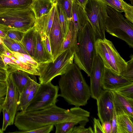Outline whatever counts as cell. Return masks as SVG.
<instances>
[{
	"instance_id": "43",
	"label": "cell",
	"mask_w": 133,
	"mask_h": 133,
	"mask_svg": "<svg viewBox=\"0 0 133 133\" xmlns=\"http://www.w3.org/2000/svg\"><path fill=\"white\" fill-rule=\"evenodd\" d=\"M89 0H72L73 3L78 5L84 9L85 6Z\"/></svg>"
},
{
	"instance_id": "9",
	"label": "cell",
	"mask_w": 133,
	"mask_h": 133,
	"mask_svg": "<svg viewBox=\"0 0 133 133\" xmlns=\"http://www.w3.org/2000/svg\"><path fill=\"white\" fill-rule=\"evenodd\" d=\"M59 87L51 82L40 84L37 91L26 112L42 109L56 104L59 96Z\"/></svg>"
},
{
	"instance_id": "45",
	"label": "cell",
	"mask_w": 133,
	"mask_h": 133,
	"mask_svg": "<svg viewBox=\"0 0 133 133\" xmlns=\"http://www.w3.org/2000/svg\"><path fill=\"white\" fill-rule=\"evenodd\" d=\"M7 51L3 45L1 38L0 37V51L4 52Z\"/></svg>"
},
{
	"instance_id": "21",
	"label": "cell",
	"mask_w": 133,
	"mask_h": 133,
	"mask_svg": "<svg viewBox=\"0 0 133 133\" xmlns=\"http://www.w3.org/2000/svg\"><path fill=\"white\" fill-rule=\"evenodd\" d=\"M72 20L75 29L78 31L84 27L88 21L84 9L73 3Z\"/></svg>"
},
{
	"instance_id": "29",
	"label": "cell",
	"mask_w": 133,
	"mask_h": 133,
	"mask_svg": "<svg viewBox=\"0 0 133 133\" xmlns=\"http://www.w3.org/2000/svg\"><path fill=\"white\" fill-rule=\"evenodd\" d=\"M78 123L71 122H64L54 125L56 133H71L75 126Z\"/></svg>"
},
{
	"instance_id": "11",
	"label": "cell",
	"mask_w": 133,
	"mask_h": 133,
	"mask_svg": "<svg viewBox=\"0 0 133 133\" xmlns=\"http://www.w3.org/2000/svg\"><path fill=\"white\" fill-rule=\"evenodd\" d=\"M7 90L3 108H4L8 112L10 116L9 125H13L18 106L19 93L17 87L9 74L6 81Z\"/></svg>"
},
{
	"instance_id": "28",
	"label": "cell",
	"mask_w": 133,
	"mask_h": 133,
	"mask_svg": "<svg viewBox=\"0 0 133 133\" xmlns=\"http://www.w3.org/2000/svg\"><path fill=\"white\" fill-rule=\"evenodd\" d=\"M56 6L58 19L64 39L68 30V19L65 12L61 7L56 3Z\"/></svg>"
},
{
	"instance_id": "30",
	"label": "cell",
	"mask_w": 133,
	"mask_h": 133,
	"mask_svg": "<svg viewBox=\"0 0 133 133\" xmlns=\"http://www.w3.org/2000/svg\"><path fill=\"white\" fill-rule=\"evenodd\" d=\"M56 2L65 12L68 20L72 18V0H56Z\"/></svg>"
},
{
	"instance_id": "32",
	"label": "cell",
	"mask_w": 133,
	"mask_h": 133,
	"mask_svg": "<svg viewBox=\"0 0 133 133\" xmlns=\"http://www.w3.org/2000/svg\"><path fill=\"white\" fill-rule=\"evenodd\" d=\"M114 91L126 97L133 99V82Z\"/></svg>"
},
{
	"instance_id": "22",
	"label": "cell",
	"mask_w": 133,
	"mask_h": 133,
	"mask_svg": "<svg viewBox=\"0 0 133 133\" xmlns=\"http://www.w3.org/2000/svg\"><path fill=\"white\" fill-rule=\"evenodd\" d=\"M54 3L50 0H32L31 8L37 18L48 14Z\"/></svg>"
},
{
	"instance_id": "37",
	"label": "cell",
	"mask_w": 133,
	"mask_h": 133,
	"mask_svg": "<svg viewBox=\"0 0 133 133\" xmlns=\"http://www.w3.org/2000/svg\"><path fill=\"white\" fill-rule=\"evenodd\" d=\"M94 133H105L99 119L94 118Z\"/></svg>"
},
{
	"instance_id": "26",
	"label": "cell",
	"mask_w": 133,
	"mask_h": 133,
	"mask_svg": "<svg viewBox=\"0 0 133 133\" xmlns=\"http://www.w3.org/2000/svg\"><path fill=\"white\" fill-rule=\"evenodd\" d=\"M32 0H0V11L7 9L31 8Z\"/></svg>"
},
{
	"instance_id": "40",
	"label": "cell",
	"mask_w": 133,
	"mask_h": 133,
	"mask_svg": "<svg viewBox=\"0 0 133 133\" xmlns=\"http://www.w3.org/2000/svg\"><path fill=\"white\" fill-rule=\"evenodd\" d=\"M7 88L6 81H0V98L5 97Z\"/></svg>"
},
{
	"instance_id": "44",
	"label": "cell",
	"mask_w": 133,
	"mask_h": 133,
	"mask_svg": "<svg viewBox=\"0 0 133 133\" xmlns=\"http://www.w3.org/2000/svg\"><path fill=\"white\" fill-rule=\"evenodd\" d=\"M3 52L0 51V67L6 70L5 64L3 62L1 55Z\"/></svg>"
},
{
	"instance_id": "41",
	"label": "cell",
	"mask_w": 133,
	"mask_h": 133,
	"mask_svg": "<svg viewBox=\"0 0 133 133\" xmlns=\"http://www.w3.org/2000/svg\"><path fill=\"white\" fill-rule=\"evenodd\" d=\"M105 133H111V121H106L102 124Z\"/></svg>"
},
{
	"instance_id": "3",
	"label": "cell",
	"mask_w": 133,
	"mask_h": 133,
	"mask_svg": "<svg viewBox=\"0 0 133 133\" xmlns=\"http://www.w3.org/2000/svg\"><path fill=\"white\" fill-rule=\"evenodd\" d=\"M96 40L92 28L88 21L78 31L74 61L79 69L89 77L97 54L96 47Z\"/></svg>"
},
{
	"instance_id": "46",
	"label": "cell",
	"mask_w": 133,
	"mask_h": 133,
	"mask_svg": "<svg viewBox=\"0 0 133 133\" xmlns=\"http://www.w3.org/2000/svg\"><path fill=\"white\" fill-rule=\"evenodd\" d=\"M6 31H4L0 29V37L3 38L6 37Z\"/></svg>"
},
{
	"instance_id": "25",
	"label": "cell",
	"mask_w": 133,
	"mask_h": 133,
	"mask_svg": "<svg viewBox=\"0 0 133 133\" xmlns=\"http://www.w3.org/2000/svg\"><path fill=\"white\" fill-rule=\"evenodd\" d=\"M9 74L17 88L20 94L32 78L30 76V74L22 70L15 71Z\"/></svg>"
},
{
	"instance_id": "14",
	"label": "cell",
	"mask_w": 133,
	"mask_h": 133,
	"mask_svg": "<svg viewBox=\"0 0 133 133\" xmlns=\"http://www.w3.org/2000/svg\"><path fill=\"white\" fill-rule=\"evenodd\" d=\"M133 82L105 67L102 81V88L103 90H115Z\"/></svg>"
},
{
	"instance_id": "49",
	"label": "cell",
	"mask_w": 133,
	"mask_h": 133,
	"mask_svg": "<svg viewBox=\"0 0 133 133\" xmlns=\"http://www.w3.org/2000/svg\"><path fill=\"white\" fill-rule=\"evenodd\" d=\"M131 2V4L133 6V0H129Z\"/></svg>"
},
{
	"instance_id": "15",
	"label": "cell",
	"mask_w": 133,
	"mask_h": 133,
	"mask_svg": "<svg viewBox=\"0 0 133 133\" xmlns=\"http://www.w3.org/2000/svg\"><path fill=\"white\" fill-rule=\"evenodd\" d=\"M36 78L32 77L19 95L18 110L26 112V109L34 97L39 87Z\"/></svg>"
},
{
	"instance_id": "31",
	"label": "cell",
	"mask_w": 133,
	"mask_h": 133,
	"mask_svg": "<svg viewBox=\"0 0 133 133\" xmlns=\"http://www.w3.org/2000/svg\"><path fill=\"white\" fill-rule=\"evenodd\" d=\"M130 59L127 62V67L123 73L121 75L126 79L131 82H133V55L130 56Z\"/></svg>"
},
{
	"instance_id": "42",
	"label": "cell",
	"mask_w": 133,
	"mask_h": 133,
	"mask_svg": "<svg viewBox=\"0 0 133 133\" xmlns=\"http://www.w3.org/2000/svg\"><path fill=\"white\" fill-rule=\"evenodd\" d=\"M8 75L6 70L0 67V81H6Z\"/></svg>"
},
{
	"instance_id": "4",
	"label": "cell",
	"mask_w": 133,
	"mask_h": 133,
	"mask_svg": "<svg viewBox=\"0 0 133 133\" xmlns=\"http://www.w3.org/2000/svg\"><path fill=\"white\" fill-rule=\"evenodd\" d=\"M36 17L31 8L0 11V29H13L25 32L35 26Z\"/></svg>"
},
{
	"instance_id": "27",
	"label": "cell",
	"mask_w": 133,
	"mask_h": 133,
	"mask_svg": "<svg viewBox=\"0 0 133 133\" xmlns=\"http://www.w3.org/2000/svg\"><path fill=\"white\" fill-rule=\"evenodd\" d=\"M1 39L2 44L7 51H11L28 55L20 42L10 38L7 37L1 38Z\"/></svg>"
},
{
	"instance_id": "24",
	"label": "cell",
	"mask_w": 133,
	"mask_h": 133,
	"mask_svg": "<svg viewBox=\"0 0 133 133\" xmlns=\"http://www.w3.org/2000/svg\"><path fill=\"white\" fill-rule=\"evenodd\" d=\"M35 30L34 26L25 32L20 42L28 55L33 58L34 55L35 46Z\"/></svg>"
},
{
	"instance_id": "23",
	"label": "cell",
	"mask_w": 133,
	"mask_h": 133,
	"mask_svg": "<svg viewBox=\"0 0 133 133\" xmlns=\"http://www.w3.org/2000/svg\"><path fill=\"white\" fill-rule=\"evenodd\" d=\"M116 113L117 133H133V119L124 113Z\"/></svg>"
},
{
	"instance_id": "34",
	"label": "cell",
	"mask_w": 133,
	"mask_h": 133,
	"mask_svg": "<svg viewBox=\"0 0 133 133\" xmlns=\"http://www.w3.org/2000/svg\"><path fill=\"white\" fill-rule=\"evenodd\" d=\"M54 125H50L41 127L35 129L21 133H49L53 130Z\"/></svg>"
},
{
	"instance_id": "48",
	"label": "cell",
	"mask_w": 133,
	"mask_h": 133,
	"mask_svg": "<svg viewBox=\"0 0 133 133\" xmlns=\"http://www.w3.org/2000/svg\"><path fill=\"white\" fill-rule=\"evenodd\" d=\"M53 3H56V0H50Z\"/></svg>"
},
{
	"instance_id": "19",
	"label": "cell",
	"mask_w": 133,
	"mask_h": 133,
	"mask_svg": "<svg viewBox=\"0 0 133 133\" xmlns=\"http://www.w3.org/2000/svg\"><path fill=\"white\" fill-rule=\"evenodd\" d=\"M56 3H54L48 14L36 18L34 26L35 29L41 34H45L48 36L53 23Z\"/></svg>"
},
{
	"instance_id": "18",
	"label": "cell",
	"mask_w": 133,
	"mask_h": 133,
	"mask_svg": "<svg viewBox=\"0 0 133 133\" xmlns=\"http://www.w3.org/2000/svg\"><path fill=\"white\" fill-rule=\"evenodd\" d=\"M68 30L59 55L68 49L71 50L74 53L76 48L79 31L75 28L71 18L68 20Z\"/></svg>"
},
{
	"instance_id": "16",
	"label": "cell",
	"mask_w": 133,
	"mask_h": 133,
	"mask_svg": "<svg viewBox=\"0 0 133 133\" xmlns=\"http://www.w3.org/2000/svg\"><path fill=\"white\" fill-rule=\"evenodd\" d=\"M35 36V46L34 59L39 64L53 62L52 56L46 48L42 39L40 33L36 29Z\"/></svg>"
},
{
	"instance_id": "13",
	"label": "cell",
	"mask_w": 133,
	"mask_h": 133,
	"mask_svg": "<svg viewBox=\"0 0 133 133\" xmlns=\"http://www.w3.org/2000/svg\"><path fill=\"white\" fill-rule=\"evenodd\" d=\"M48 36L53 62L59 54L64 40L62 28L58 19L56 6L52 24Z\"/></svg>"
},
{
	"instance_id": "47",
	"label": "cell",
	"mask_w": 133,
	"mask_h": 133,
	"mask_svg": "<svg viewBox=\"0 0 133 133\" xmlns=\"http://www.w3.org/2000/svg\"><path fill=\"white\" fill-rule=\"evenodd\" d=\"M5 98V97L0 99V115L1 112L3 109V105Z\"/></svg>"
},
{
	"instance_id": "5",
	"label": "cell",
	"mask_w": 133,
	"mask_h": 133,
	"mask_svg": "<svg viewBox=\"0 0 133 133\" xmlns=\"http://www.w3.org/2000/svg\"><path fill=\"white\" fill-rule=\"evenodd\" d=\"M108 17L106 20L105 31L111 35L125 42L133 48V24L120 12L107 5Z\"/></svg>"
},
{
	"instance_id": "1",
	"label": "cell",
	"mask_w": 133,
	"mask_h": 133,
	"mask_svg": "<svg viewBox=\"0 0 133 133\" xmlns=\"http://www.w3.org/2000/svg\"><path fill=\"white\" fill-rule=\"evenodd\" d=\"M90 112L79 107L66 109L56 104L45 108L30 112L21 111L15 116L14 123L21 133L64 122H71L85 126L89 122Z\"/></svg>"
},
{
	"instance_id": "17",
	"label": "cell",
	"mask_w": 133,
	"mask_h": 133,
	"mask_svg": "<svg viewBox=\"0 0 133 133\" xmlns=\"http://www.w3.org/2000/svg\"><path fill=\"white\" fill-rule=\"evenodd\" d=\"M113 93L116 112L124 113L133 118V99L126 97L115 91Z\"/></svg>"
},
{
	"instance_id": "33",
	"label": "cell",
	"mask_w": 133,
	"mask_h": 133,
	"mask_svg": "<svg viewBox=\"0 0 133 133\" xmlns=\"http://www.w3.org/2000/svg\"><path fill=\"white\" fill-rule=\"evenodd\" d=\"M25 33L20 31L11 29L6 32V36L8 37L19 42H20Z\"/></svg>"
},
{
	"instance_id": "10",
	"label": "cell",
	"mask_w": 133,
	"mask_h": 133,
	"mask_svg": "<svg viewBox=\"0 0 133 133\" xmlns=\"http://www.w3.org/2000/svg\"><path fill=\"white\" fill-rule=\"evenodd\" d=\"M97 115L102 124L106 121H111L114 108V97L111 90H102L96 99Z\"/></svg>"
},
{
	"instance_id": "20",
	"label": "cell",
	"mask_w": 133,
	"mask_h": 133,
	"mask_svg": "<svg viewBox=\"0 0 133 133\" xmlns=\"http://www.w3.org/2000/svg\"><path fill=\"white\" fill-rule=\"evenodd\" d=\"M108 6L121 13L124 12L126 19L133 23V6L123 0H102Z\"/></svg>"
},
{
	"instance_id": "39",
	"label": "cell",
	"mask_w": 133,
	"mask_h": 133,
	"mask_svg": "<svg viewBox=\"0 0 133 133\" xmlns=\"http://www.w3.org/2000/svg\"><path fill=\"white\" fill-rule=\"evenodd\" d=\"M117 113L114 104V108L112 119L111 121V133H117Z\"/></svg>"
},
{
	"instance_id": "7",
	"label": "cell",
	"mask_w": 133,
	"mask_h": 133,
	"mask_svg": "<svg viewBox=\"0 0 133 133\" xmlns=\"http://www.w3.org/2000/svg\"><path fill=\"white\" fill-rule=\"evenodd\" d=\"M107 6L102 0H89L84 9L97 40L105 38V25L108 17Z\"/></svg>"
},
{
	"instance_id": "12",
	"label": "cell",
	"mask_w": 133,
	"mask_h": 133,
	"mask_svg": "<svg viewBox=\"0 0 133 133\" xmlns=\"http://www.w3.org/2000/svg\"><path fill=\"white\" fill-rule=\"evenodd\" d=\"M105 67L97 55L95 57L90 77V87L91 96L96 99L102 90V81Z\"/></svg>"
},
{
	"instance_id": "6",
	"label": "cell",
	"mask_w": 133,
	"mask_h": 133,
	"mask_svg": "<svg viewBox=\"0 0 133 133\" xmlns=\"http://www.w3.org/2000/svg\"><path fill=\"white\" fill-rule=\"evenodd\" d=\"M96 47L97 54L101 59L104 67L122 75L125 70L127 62L121 57L112 42L106 38L98 39Z\"/></svg>"
},
{
	"instance_id": "50",
	"label": "cell",
	"mask_w": 133,
	"mask_h": 133,
	"mask_svg": "<svg viewBox=\"0 0 133 133\" xmlns=\"http://www.w3.org/2000/svg\"><path fill=\"white\" fill-rule=\"evenodd\" d=\"M3 133L1 129L0 128V133Z\"/></svg>"
},
{
	"instance_id": "38",
	"label": "cell",
	"mask_w": 133,
	"mask_h": 133,
	"mask_svg": "<svg viewBox=\"0 0 133 133\" xmlns=\"http://www.w3.org/2000/svg\"><path fill=\"white\" fill-rule=\"evenodd\" d=\"M41 35L42 39L46 48L49 54L52 56L50 44L49 36L45 34H41Z\"/></svg>"
},
{
	"instance_id": "35",
	"label": "cell",
	"mask_w": 133,
	"mask_h": 133,
	"mask_svg": "<svg viewBox=\"0 0 133 133\" xmlns=\"http://www.w3.org/2000/svg\"><path fill=\"white\" fill-rule=\"evenodd\" d=\"M84 127L81 125L74 126L71 133H94V131L91 127L85 128Z\"/></svg>"
},
{
	"instance_id": "36",
	"label": "cell",
	"mask_w": 133,
	"mask_h": 133,
	"mask_svg": "<svg viewBox=\"0 0 133 133\" xmlns=\"http://www.w3.org/2000/svg\"><path fill=\"white\" fill-rule=\"evenodd\" d=\"M3 122L1 130L3 132L6 129L7 127L9 125L10 116L9 113L7 110L3 108Z\"/></svg>"
},
{
	"instance_id": "8",
	"label": "cell",
	"mask_w": 133,
	"mask_h": 133,
	"mask_svg": "<svg viewBox=\"0 0 133 133\" xmlns=\"http://www.w3.org/2000/svg\"><path fill=\"white\" fill-rule=\"evenodd\" d=\"M74 57V52L68 49L59 55L53 62L41 64L39 83L50 82L55 77L64 74L73 62Z\"/></svg>"
},
{
	"instance_id": "2",
	"label": "cell",
	"mask_w": 133,
	"mask_h": 133,
	"mask_svg": "<svg viewBox=\"0 0 133 133\" xmlns=\"http://www.w3.org/2000/svg\"><path fill=\"white\" fill-rule=\"evenodd\" d=\"M61 76L58 82L60 90L59 96L75 107L87 104L91 96L90 87L76 65L73 62Z\"/></svg>"
}]
</instances>
